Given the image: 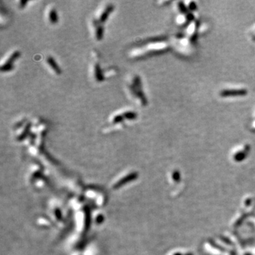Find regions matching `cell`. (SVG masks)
<instances>
[{
	"label": "cell",
	"instance_id": "cell-7",
	"mask_svg": "<svg viewBox=\"0 0 255 255\" xmlns=\"http://www.w3.org/2000/svg\"><path fill=\"white\" fill-rule=\"evenodd\" d=\"M104 26H98L96 29V38L98 41H101L104 37Z\"/></svg>",
	"mask_w": 255,
	"mask_h": 255
},
{
	"label": "cell",
	"instance_id": "cell-4",
	"mask_svg": "<svg viewBox=\"0 0 255 255\" xmlns=\"http://www.w3.org/2000/svg\"><path fill=\"white\" fill-rule=\"evenodd\" d=\"M94 75L96 80L98 82H102L104 80V77L103 74H102L101 69L100 68V66L99 64H96L94 65Z\"/></svg>",
	"mask_w": 255,
	"mask_h": 255
},
{
	"label": "cell",
	"instance_id": "cell-3",
	"mask_svg": "<svg viewBox=\"0 0 255 255\" xmlns=\"http://www.w3.org/2000/svg\"><path fill=\"white\" fill-rule=\"evenodd\" d=\"M47 64L49 65L51 67V68L53 69V70L56 72L57 74H61V69L60 68V67L57 64V62L55 60V59L52 56H48L47 57Z\"/></svg>",
	"mask_w": 255,
	"mask_h": 255
},
{
	"label": "cell",
	"instance_id": "cell-11",
	"mask_svg": "<svg viewBox=\"0 0 255 255\" xmlns=\"http://www.w3.org/2000/svg\"><path fill=\"white\" fill-rule=\"evenodd\" d=\"M30 128H31V123L27 124L26 128H25L24 131L23 132V133H22V134L21 135V136H20V138H19V139H23V138H24L25 137H26L27 133H28V132H29Z\"/></svg>",
	"mask_w": 255,
	"mask_h": 255
},
{
	"label": "cell",
	"instance_id": "cell-1",
	"mask_svg": "<svg viewBox=\"0 0 255 255\" xmlns=\"http://www.w3.org/2000/svg\"><path fill=\"white\" fill-rule=\"evenodd\" d=\"M247 94V91L244 89H225L221 92L220 95L222 97H230L236 96H244Z\"/></svg>",
	"mask_w": 255,
	"mask_h": 255
},
{
	"label": "cell",
	"instance_id": "cell-14",
	"mask_svg": "<svg viewBox=\"0 0 255 255\" xmlns=\"http://www.w3.org/2000/svg\"><path fill=\"white\" fill-rule=\"evenodd\" d=\"M253 127L255 128V121L254 122V123H253Z\"/></svg>",
	"mask_w": 255,
	"mask_h": 255
},
{
	"label": "cell",
	"instance_id": "cell-9",
	"mask_svg": "<svg viewBox=\"0 0 255 255\" xmlns=\"http://www.w3.org/2000/svg\"><path fill=\"white\" fill-rule=\"evenodd\" d=\"M14 65H9V64H4L1 67V71L2 72H9L10 70H11L13 69Z\"/></svg>",
	"mask_w": 255,
	"mask_h": 255
},
{
	"label": "cell",
	"instance_id": "cell-2",
	"mask_svg": "<svg viewBox=\"0 0 255 255\" xmlns=\"http://www.w3.org/2000/svg\"><path fill=\"white\" fill-rule=\"evenodd\" d=\"M114 9V7L111 4H110L109 5V6L106 7V8L104 9L103 13H102L101 14V16H100V18H99L100 23H104V22L106 21V19H108L109 16L110 15V14L111 13V11H113Z\"/></svg>",
	"mask_w": 255,
	"mask_h": 255
},
{
	"label": "cell",
	"instance_id": "cell-6",
	"mask_svg": "<svg viewBox=\"0 0 255 255\" xmlns=\"http://www.w3.org/2000/svg\"><path fill=\"white\" fill-rule=\"evenodd\" d=\"M20 52L16 51L14 52L13 53L11 56H10L8 59L7 60L6 62H5V64H9V65H13V62L16 60L18 58V57L20 56Z\"/></svg>",
	"mask_w": 255,
	"mask_h": 255
},
{
	"label": "cell",
	"instance_id": "cell-10",
	"mask_svg": "<svg viewBox=\"0 0 255 255\" xmlns=\"http://www.w3.org/2000/svg\"><path fill=\"white\" fill-rule=\"evenodd\" d=\"M124 117L123 115H116V116H114V118L113 119V122L115 123H121L123 121Z\"/></svg>",
	"mask_w": 255,
	"mask_h": 255
},
{
	"label": "cell",
	"instance_id": "cell-8",
	"mask_svg": "<svg viewBox=\"0 0 255 255\" xmlns=\"http://www.w3.org/2000/svg\"><path fill=\"white\" fill-rule=\"evenodd\" d=\"M123 117L128 120H134L137 118V114L133 111H126L123 114Z\"/></svg>",
	"mask_w": 255,
	"mask_h": 255
},
{
	"label": "cell",
	"instance_id": "cell-5",
	"mask_svg": "<svg viewBox=\"0 0 255 255\" xmlns=\"http://www.w3.org/2000/svg\"><path fill=\"white\" fill-rule=\"evenodd\" d=\"M49 20L52 24H56L58 21L57 11L54 9H52L49 12Z\"/></svg>",
	"mask_w": 255,
	"mask_h": 255
},
{
	"label": "cell",
	"instance_id": "cell-12",
	"mask_svg": "<svg viewBox=\"0 0 255 255\" xmlns=\"http://www.w3.org/2000/svg\"><path fill=\"white\" fill-rule=\"evenodd\" d=\"M27 1H21L20 2V7H21V8H24L25 7V5H26V4H27Z\"/></svg>",
	"mask_w": 255,
	"mask_h": 255
},
{
	"label": "cell",
	"instance_id": "cell-13",
	"mask_svg": "<svg viewBox=\"0 0 255 255\" xmlns=\"http://www.w3.org/2000/svg\"><path fill=\"white\" fill-rule=\"evenodd\" d=\"M195 6H196V5H195L194 2H191V5H190V7H189V8L191 9V10H192V9H195V7H196Z\"/></svg>",
	"mask_w": 255,
	"mask_h": 255
}]
</instances>
